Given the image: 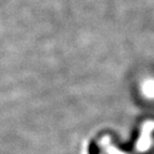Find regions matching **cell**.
<instances>
[{
    "label": "cell",
    "mask_w": 154,
    "mask_h": 154,
    "mask_svg": "<svg viewBox=\"0 0 154 154\" xmlns=\"http://www.w3.org/2000/svg\"><path fill=\"white\" fill-rule=\"evenodd\" d=\"M89 153L90 154H99V148L95 144V142H91L89 147Z\"/></svg>",
    "instance_id": "6da1fadb"
}]
</instances>
